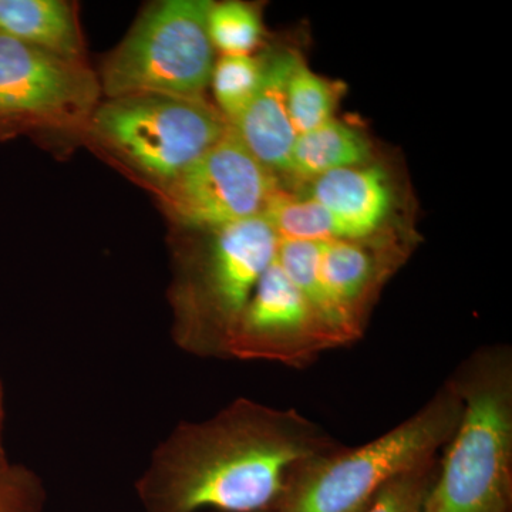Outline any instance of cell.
Returning a JSON list of instances; mask_svg holds the SVG:
<instances>
[{
    "mask_svg": "<svg viewBox=\"0 0 512 512\" xmlns=\"http://www.w3.org/2000/svg\"><path fill=\"white\" fill-rule=\"evenodd\" d=\"M373 163L365 134L336 119L296 136L286 175L309 183L342 168Z\"/></svg>",
    "mask_w": 512,
    "mask_h": 512,
    "instance_id": "cell-14",
    "label": "cell"
},
{
    "mask_svg": "<svg viewBox=\"0 0 512 512\" xmlns=\"http://www.w3.org/2000/svg\"><path fill=\"white\" fill-rule=\"evenodd\" d=\"M298 57L293 52H282L266 60L258 93L231 126L252 156L275 177L286 175L296 140L286 103V86Z\"/></svg>",
    "mask_w": 512,
    "mask_h": 512,
    "instance_id": "cell-12",
    "label": "cell"
},
{
    "mask_svg": "<svg viewBox=\"0 0 512 512\" xmlns=\"http://www.w3.org/2000/svg\"><path fill=\"white\" fill-rule=\"evenodd\" d=\"M340 444L295 409L239 397L200 423H181L137 481L144 512L274 510L292 471Z\"/></svg>",
    "mask_w": 512,
    "mask_h": 512,
    "instance_id": "cell-1",
    "label": "cell"
},
{
    "mask_svg": "<svg viewBox=\"0 0 512 512\" xmlns=\"http://www.w3.org/2000/svg\"><path fill=\"white\" fill-rule=\"evenodd\" d=\"M262 512H272V511H262Z\"/></svg>",
    "mask_w": 512,
    "mask_h": 512,
    "instance_id": "cell-23",
    "label": "cell"
},
{
    "mask_svg": "<svg viewBox=\"0 0 512 512\" xmlns=\"http://www.w3.org/2000/svg\"><path fill=\"white\" fill-rule=\"evenodd\" d=\"M339 93L336 84L313 73L299 56L286 86L289 119L296 136L335 119Z\"/></svg>",
    "mask_w": 512,
    "mask_h": 512,
    "instance_id": "cell-17",
    "label": "cell"
},
{
    "mask_svg": "<svg viewBox=\"0 0 512 512\" xmlns=\"http://www.w3.org/2000/svg\"><path fill=\"white\" fill-rule=\"evenodd\" d=\"M266 60L254 56H221L214 64L211 83L218 110L234 124L254 100L264 77Z\"/></svg>",
    "mask_w": 512,
    "mask_h": 512,
    "instance_id": "cell-18",
    "label": "cell"
},
{
    "mask_svg": "<svg viewBox=\"0 0 512 512\" xmlns=\"http://www.w3.org/2000/svg\"><path fill=\"white\" fill-rule=\"evenodd\" d=\"M5 393H3L2 382H0V470L9 466L8 457H6L5 447H3L2 431H3V419H5Z\"/></svg>",
    "mask_w": 512,
    "mask_h": 512,
    "instance_id": "cell-22",
    "label": "cell"
},
{
    "mask_svg": "<svg viewBox=\"0 0 512 512\" xmlns=\"http://www.w3.org/2000/svg\"><path fill=\"white\" fill-rule=\"evenodd\" d=\"M461 412L460 394L448 379L429 402L383 436L299 464L272 512H366L387 484L439 457Z\"/></svg>",
    "mask_w": 512,
    "mask_h": 512,
    "instance_id": "cell-3",
    "label": "cell"
},
{
    "mask_svg": "<svg viewBox=\"0 0 512 512\" xmlns=\"http://www.w3.org/2000/svg\"><path fill=\"white\" fill-rule=\"evenodd\" d=\"M90 120L97 138L161 185L184 173L231 128L205 99L161 94L110 99Z\"/></svg>",
    "mask_w": 512,
    "mask_h": 512,
    "instance_id": "cell-6",
    "label": "cell"
},
{
    "mask_svg": "<svg viewBox=\"0 0 512 512\" xmlns=\"http://www.w3.org/2000/svg\"><path fill=\"white\" fill-rule=\"evenodd\" d=\"M279 239L289 241H352L342 222L312 198L279 188L264 212Z\"/></svg>",
    "mask_w": 512,
    "mask_h": 512,
    "instance_id": "cell-16",
    "label": "cell"
},
{
    "mask_svg": "<svg viewBox=\"0 0 512 512\" xmlns=\"http://www.w3.org/2000/svg\"><path fill=\"white\" fill-rule=\"evenodd\" d=\"M463 402L424 512H512V350L478 348L450 376Z\"/></svg>",
    "mask_w": 512,
    "mask_h": 512,
    "instance_id": "cell-2",
    "label": "cell"
},
{
    "mask_svg": "<svg viewBox=\"0 0 512 512\" xmlns=\"http://www.w3.org/2000/svg\"><path fill=\"white\" fill-rule=\"evenodd\" d=\"M406 255L400 241L322 242L320 275L355 342L365 332L383 285Z\"/></svg>",
    "mask_w": 512,
    "mask_h": 512,
    "instance_id": "cell-10",
    "label": "cell"
},
{
    "mask_svg": "<svg viewBox=\"0 0 512 512\" xmlns=\"http://www.w3.org/2000/svg\"><path fill=\"white\" fill-rule=\"evenodd\" d=\"M305 197L335 215L352 241H397L389 229L396 195L382 165L369 163L330 171L309 181Z\"/></svg>",
    "mask_w": 512,
    "mask_h": 512,
    "instance_id": "cell-11",
    "label": "cell"
},
{
    "mask_svg": "<svg viewBox=\"0 0 512 512\" xmlns=\"http://www.w3.org/2000/svg\"><path fill=\"white\" fill-rule=\"evenodd\" d=\"M322 242L279 239L276 262L340 346L355 342L320 275Z\"/></svg>",
    "mask_w": 512,
    "mask_h": 512,
    "instance_id": "cell-15",
    "label": "cell"
},
{
    "mask_svg": "<svg viewBox=\"0 0 512 512\" xmlns=\"http://www.w3.org/2000/svg\"><path fill=\"white\" fill-rule=\"evenodd\" d=\"M278 262H272L256 285L229 343V359L266 360L303 369L322 353L338 349Z\"/></svg>",
    "mask_w": 512,
    "mask_h": 512,
    "instance_id": "cell-8",
    "label": "cell"
},
{
    "mask_svg": "<svg viewBox=\"0 0 512 512\" xmlns=\"http://www.w3.org/2000/svg\"><path fill=\"white\" fill-rule=\"evenodd\" d=\"M163 187L165 204L175 220L210 232L264 215L279 190L278 177L252 156L232 127Z\"/></svg>",
    "mask_w": 512,
    "mask_h": 512,
    "instance_id": "cell-7",
    "label": "cell"
},
{
    "mask_svg": "<svg viewBox=\"0 0 512 512\" xmlns=\"http://www.w3.org/2000/svg\"><path fill=\"white\" fill-rule=\"evenodd\" d=\"M46 491L39 476L20 464L0 470V512H43Z\"/></svg>",
    "mask_w": 512,
    "mask_h": 512,
    "instance_id": "cell-21",
    "label": "cell"
},
{
    "mask_svg": "<svg viewBox=\"0 0 512 512\" xmlns=\"http://www.w3.org/2000/svg\"><path fill=\"white\" fill-rule=\"evenodd\" d=\"M278 248V235L264 215L211 231L175 292L178 348L202 359L228 360L239 319Z\"/></svg>",
    "mask_w": 512,
    "mask_h": 512,
    "instance_id": "cell-4",
    "label": "cell"
},
{
    "mask_svg": "<svg viewBox=\"0 0 512 512\" xmlns=\"http://www.w3.org/2000/svg\"><path fill=\"white\" fill-rule=\"evenodd\" d=\"M210 0H164L147 10L107 59L109 99L134 94L205 99L215 64Z\"/></svg>",
    "mask_w": 512,
    "mask_h": 512,
    "instance_id": "cell-5",
    "label": "cell"
},
{
    "mask_svg": "<svg viewBox=\"0 0 512 512\" xmlns=\"http://www.w3.org/2000/svg\"><path fill=\"white\" fill-rule=\"evenodd\" d=\"M437 466L439 457L397 477L380 491L366 512H424Z\"/></svg>",
    "mask_w": 512,
    "mask_h": 512,
    "instance_id": "cell-20",
    "label": "cell"
},
{
    "mask_svg": "<svg viewBox=\"0 0 512 512\" xmlns=\"http://www.w3.org/2000/svg\"><path fill=\"white\" fill-rule=\"evenodd\" d=\"M261 16L254 6L242 2L212 3L208 33L212 46L222 56H251L261 42Z\"/></svg>",
    "mask_w": 512,
    "mask_h": 512,
    "instance_id": "cell-19",
    "label": "cell"
},
{
    "mask_svg": "<svg viewBox=\"0 0 512 512\" xmlns=\"http://www.w3.org/2000/svg\"><path fill=\"white\" fill-rule=\"evenodd\" d=\"M0 33L66 59L82 55L76 15L62 0H0Z\"/></svg>",
    "mask_w": 512,
    "mask_h": 512,
    "instance_id": "cell-13",
    "label": "cell"
},
{
    "mask_svg": "<svg viewBox=\"0 0 512 512\" xmlns=\"http://www.w3.org/2000/svg\"><path fill=\"white\" fill-rule=\"evenodd\" d=\"M99 86L80 60L0 33V120H76L96 109Z\"/></svg>",
    "mask_w": 512,
    "mask_h": 512,
    "instance_id": "cell-9",
    "label": "cell"
}]
</instances>
